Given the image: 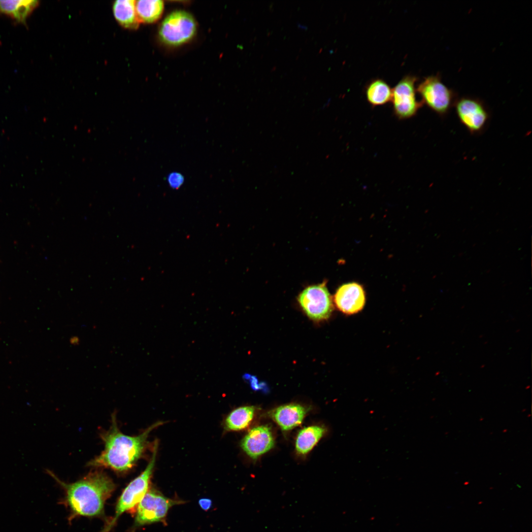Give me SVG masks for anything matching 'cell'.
I'll return each mask as SVG.
<instances>
[{
  "label": "cell",
  "instance_id": "22",
  "mask_svg": "<svg viewBox=\"0 0 532 532\" xmlns=\"http://www.w3.org/2000/svg\"><path fill=\"white\" fill-rule=\"evenodd\" d=\"M298 26L300 28H302L303 29H306L307 28V27L306 26H304L303 25H301V24L298 23Z\"/></svg>",
  "mask_w": 532,
  "mask_h": 532
},
{
  "label": "cell",
  "instance_id": "13",
  "mask_svg": "<svg viewBox=\"0 0 532 532\" xmlns=\"http://www.w3.org/2000/svg\"><path fill=\"white\" fill-rule=\"evenodd\" d=\"M38 4L37 0H0V13L11 17L17 22L25 24L28 17Z\"/></svg>",
  "mask_w": 532,
  "mask_h": 532
},
{
  "label": "cell",
  "instance_id": "16",
  "mask_svg": "<svg viewBox=\"0 0 532 532\" xmlns=\"http://www.w3.org/2000/svg\"><path fill=\"white\" fill-rule=\"evenodd\" d=\"M323 426H312L304 428L299 432L296 441V449L301 455L308 453L326 433Z\"/></svg>",
  "mask_w": 532,
  "mask_h": 532
},
{
  "label": "cell",
  "instance_id": "5",
  "mask_svg": "<svg viewBox=\"0 0 532 532\" xmlns=\"http://www.w3.org/2000/svg\"><path fill=\"white\" fill-rule=\"evenodd\" d=\"M196 23L193 16L182 10L169 14L162 22L159 36L165 43L178 46L191 39L196 32Z\"/></svg>",
  "mask_w": 532,
  "mask_h": 532
},
{
  "label": "cell",
  "instance_id": "17",
  "mask_svg": "<svg viewBox=\"0 0 532 532\" xmlns=\"http://www.w3.org/2000/svg\"><path fill=\"white\" fill-rule=\"evenodd\" d=\"M135 6L139 22L152 23L161 16L164 4L161 0H139L135 1Z\"/></svg>",
  "mask_w": 532,
  "mask_h": 532
},
{
  "label": "cell",
  "instance_id": "7",
  "mask_svg": "<svg viewBox=\"0 0 532 532\" xmlns=\"http://www.w3.org/2000/svg\"><path fill=\"white\" fill-rule=\"evenodd\" d=\"M454 106L460 122L470 133L479 134L485 130L490 113L481 100L464 96L458 98Z\"/></svg>",
  "mask_w": 532,
  "mask_h": 532
},
{
  "label": "cell",
  "instance_id": "15",
  "mask_svg": "<svg viewBox=\"0 0 532 532\" xmlns=\"http://www.w3.org/2000/svg\"><path fill=\"white\" fill-rule=\"evenodd\" d=\"M365 94L367 101L371 105H382L391 100L392 89L384 79L375 78L366 85Z\"/></svg>",
  "mask_w": 532,
  "mask_h": 532
},
{
  "label": "cell",
  "instance_id": "3",
  "mask_svg": "<svg viewBox=\"0 0 532 532\" xmlns=\"http://www.w3.org/2000/svg\"><path fill=\"white\" fill-rule=\"evenodd\" d=\"M157 444L154 445L152 455L145 469L124 489L116 504L115 513L104 527L103 532H108L114 526L118 519L125 512L129 511L139 503L149 490L150 481L156 462Z\"/></svg>",
  "mask_w": 532,
  "mask_h": 532
},
{
  "label": "cell",
  "instance_id": "21",
  "mask_svg": "<svg viewBox=\"0 0 532 532\" xmlns=\"http://www.w3.org/2000/svg\"><path fill=\"white\" fill-rule=\"evenodd\" d=\"M79 342H80L79 338L77 336H73V337H71L70 339V343L71 344L74 345H78L79 343Z\"/></svg>",
  "mask_w": 532,
  "mask_h": 532
},
{
  "label": "cell",
  "instance_id": "20",
  "mask_svg": "<svg viewBox=\"0 0 532 532\" xmlns=\"http://www.w3.org/2000/svg\"><path fill=\"white\" fill-rule=\"evenodd\" d=\"M199 503L202 509L207 511L211 507L212 505V501L208 499H200Z\"/></svg>",
  "mask_w": 532,
  "mask_h": 532
},
{
  "label": "cell",
  "instance_id": "4",
  "mask_svg": "<svg viewBox=\"0 0 532 532\" xmlns=\"http://www.w3.org/2000/svg\"><path fill=\"white\" fill-rule=\"evenodd\" d=\"M416 92L422 102L441 117L449 113L458 99L456 92L447 86L437 73L424 77L418 84Z\"/></svg>",
  "mask_w": 532,
  "mask_h": 532
},
{
  "label": "cell",
  "instance_id": "12",
  "mask_svg": "<svg viewBox=\"0 0 532 532\" xmlns=\"http://www.w3.org/2000/svg\"><path fill=\"white\" fill-rule=\"evenodd\" d=\"M308 409L300 404L291 403L277 407L271 415L283 431H288L300 425Z\"/></svg>",
  "mask_w": 532,
  "mask_h": 532
},
{
  "label": "cell",
  "instance_id": "9",
  "mask_svg": "<svg viewBox=\"0 0 532 532\" xmlns=\"http://www.w3.org/2000/svg\"><path fill=\"white\" fill-rule=\"evenodd\" d=\"M178 501L170 499L155 490H148L138 503L134 526L138 527L163 520L168 509Z\"/></svg>",
  "mask_w": 532,
  "mask_h": 532
},
{
  "label": "cell",
  "instance_id": "18",
  "mask_svg": "<svg viewBox=\"0 0 532 532\" xmlns=\"http://www.w3.org/2000/svg\"><path fill=\"white\" fill-rule=\"evenodd\" d=\"M255 407L245 406L233 410L225 420V428L228 431H237L246 428L251 423L255 414Z\"/></svg>",
  "mask_w": 532,
  "mask_h": 532
},
{
  "label": "cell",
  "instance_id": "10",
  "mask_svg": "<svg viewBox=\"0 0 532 532\" xmlns=\"http://www.w3.org/2000/svg\"><path fill=\"white\" fill-rule=\"evenodd\" d=\"M366 301V293L363 287L355 282L341 285L334 296L336 307L339 311L348 315L362 311Z\"/></svg>",
  "mask_w": 532,
  "mask_h": 532
},
{
  "label": "cell",
  "instance_id": "19",
  "mask_svg": "<svg viewBox=\"0 0 532 532\" xmlns=\"http://www.w3.org/2000/svg\"><path fill=\"white\" fill-rule=\"evenodd\" d=\"M167 181L170 187L173 189H178L182 185L184 178L181 174L173 172L169 174Z\"/></svg>",
  "mask_w": 532,
  "mask_h": 532
},
{
  "label": "cell",
  "instance_id": "11",
  "mask_svg": "<svg viewBox=\"0 0 532 532\" xmlns=\"http://www.w3.org/2000/svg\"><path fill=\"white\" fill-rule=\"evenodd\" d=\"M274 443L270 429L266 426H260L249 431L241 440V447L248 456L256 459L270 450Z\"/></svg>",
  "mask_w": 532,
  "mask_h": 532
},
{
  "label": "cell",
  "instance_id": "1",
  "mask_svg": "<svg viewBox=\"0 0 532 532\" xmlns=\"http://www.w3.org/2000/svg\"><path fill=\"white\" fill-rule=\"evenodd\" d=\"M162 424L156 423L139 435H128L120 431L115 414H113L109 429L101 434L104 449L89 463L88 466L96 468L110 469L117 473H126L134 466L142 455L150 432Z\"/></svg>",
  "mask_w": 532,
  "mask_h": 532
},
{
  "label": "cell",
  "instance_id": "8",
  "mask_svg": "<svg viewBox=\"0 0 532 532\" xmlns=\"http://www.w3.org/2000/svg\"><path fill=\"white\" fill-rule=\"evenodd\" d=\"M418 78L413 75L404 76L392 89V100L395 114L400 119H406L416 114L422 102L416 98V83Z\"/></svg>",
  "mask_w": 532,
  "mask_h": 532
},
{
  "label": "cell",
  "instance_id": "6",
  "mask_svg": "<svg viewBox=\"0 0 532 532\" xmlns=\"http://www.w3.org/2000/svg\"><path fill=\"white\" fill-rule=\"evenodd\" d=\"M298 300L306 315L315 321L328 319L333 310L332 298L325 282L305 288L299 295Z\"/></svg>",
  "mask_w": 532,
  "mask_h": 532
},
{
  "label": "cell",
  "instance_id": "14",
  "mask_svg": "<svg viewBox=\"0 0 532 532\" xmlns=\"http://www.w3.org/2000/svg\"><path fill=\"white\" fill-rule=\"evenodd\" d=\"M135 0H117L114 2L112 10L114 17L123 28L135 29L140 23L135 10Z\"/></svg>",
  "mask_w": 532,
  "mask_h": 532
},
{
  "label": "cell",
  "instance_id": "2",
  "mask_svg": "<svg viewBox=\"0 0 532 532\" xmlns=\"http://www.w3.org/2000/svg\"><path fill=\"white\" fill-rule=\"evenodd\" d=\"M47 471L64 489L66 501L72 516L102 515L105 502L115 488L113 480L106 473L97 469L79 480L66 483L51 471Z\"/></svg>",
  "mask_w": 532,
  "mask_h": 532
}]
</instances>
